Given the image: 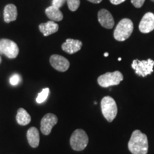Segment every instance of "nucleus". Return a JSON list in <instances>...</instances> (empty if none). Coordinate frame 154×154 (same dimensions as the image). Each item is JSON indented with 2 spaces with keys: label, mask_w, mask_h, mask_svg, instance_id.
I'll list each match as a JSON object with an SVG mask.
<instances>
[{
  "label": "nucleus",
  "mask_w": 154,
  "mask_h": 154,
  "mask_svg": "<svg viewBox=\"0 0 154 154\" xmlns=\"http://www.w3.org/2000/svg\"><path fill=\"white\" fill-rule=\"evenodd\" d=\"M139 30L143 34H147L154 30V14L148 12L144 15L139 24Z\"/></svg>",
  "instance_id": "obj_10"
},
{
  "label": "nucleus",
  "mask_w": 154,
  "mask_h": 154,
  "mask_svg": "<svg viewBox=\"0 0 154 154\" xmlns=\"http://www.w3.org/2000/svg\"><path fill=\"white\" fill-rule=\"evenodd\" d=\"M0 53L9 59H14L19 54V47L14 42L7 38L0 39Z\"/></svg>",
  "instance_id": "obj_7"
},
{
  "label": "nucleus",
  "mask_w": 154,
  "mask_h": 154,
  "mask_svg": "<svg viewBox=\"0 0 154 154\" xmlns=\"http://www.w3.org/2000/svg\"><path fill=\"white\" fill-rule=\"evenodd\" d=\"M126 0H110V2H111V4L114 5H120V4L124 2Z\"/></svg>",
  "instance_id": "obj_23"
},
{
  "label": "nucleus",
  "mask_w": 154,
  "mask_h": 154,
  "mask_svg": "<svg viewBox=\"0 0 154 154\" xmlns=\"http://www.w3.org/2000/svg\"><path fill=\"white\" fill-rule=\"evenodd\" d=\"M98 20L103 27L106 29H112L114 26V19L109 11L102 9L98 13Z\"/></svg>",
  "instance_id": "obj_11"
},
{
  "label": "nucleus",
  "mask_w": 154,
  "mask_h": 154,
  "mask_svg": "<svg viewBox=\"0 0 154 154\" xmlns=\"http://www.w3.org/2000/svg\"><path fill=\"white\" fill-rule=\"evenodd\" d=\"M134 30V24L129 19H123L119 22L113 32L116 40L123 42L129 38Z\"/></svg>",
  "instance_id": "obj_2"
},
{
  "label": "nucleus",
  "mask_w": 154,
  "mask_h": 154,
  "mask_svg": "<svg viewBox=\"0 0 154 154\" xmlns=\"http://www.w3.org/2000/svg\"><path fill=\"white\" fill-rule=\"evenodd\" d=\"M66 0H53L52 5L59 9L61 8V7H63L64 3L66 2Z\"/></svg>",
  "instance_id": "obj_21"
},
{
  "label": "nucleus",
  "mask_w": 154,
  "mask_h": 154,
  "mask_svg": "<svg viewBox=\"0 0 154 154\" xmlns=\"http://www.w3.org/2000/svg\"><path fill=\"white\" fill-rule=\"evenodd\" d=\"M118 60H119V61H121V58H119Z\"/></svg>",
  "instance_id": "obj_27"
},
{
  "label": "nucleus",
  "mask_w": 154,
  "mask_h": 154,
  "mask_svg": "<svg viewBox=\"0 0 154 154\" xmlns=\"http://www.w3.org/2000/svg\"><path fill=\"white\" fill-rule=\"evenodd\" d=\"M38 28L44 36H47L56 33L59 30V25L53 21H49L46 23L40 24Z\"/></svg>",
  "instance_id": "obj_13"
},
{
  "label": "nucleus",
  "mask_w": 154,
  "mask_h": 154,
  "mask_svg": "<svg viewBox=\"0 0 154 154\" xmlns=\"http://www.w3.org/2000/svg\"><path fill=\"white\" fill-rule=\"evenodd\" d=\"M88 2L91 3H94V4H99L100 2H101L102 0H88Z\"/></svg>",
  "instance_id": "obj_24"
},
{
  "label": "nucleus",
  "mask_w": 154,
  "mask_h": 154,
  "mask_svg": "<svg viewBox=\"0 0 154 154\" xmlns=\"http://www.w3.org/2000/svg\"><path fill=\"white\" fill-rule=\"evenodd\" d=\"M88 137L86 133L82 129H76L73 132L70 138V145L74 151H83L87 146Z\"/></svg>",
  "instance_id": "obj_4"
},
{
  "label": "nucleus",
  "mask_w": 154,
  "mask_h": 154,
  "mask_svg": "<svg viewBox=\"0 0 154 154\" xmlns=\"http://www.w3.org/2000/svg\"><path fill=\"white\" fill-rule=\"evenodd\" d=\"M101 112L105 119L109 122H112L118 112V108L115 100L111 96H105L101 100Z\"/></svg>",
  "instance_id": "obj_3"
},
{
  "label": "nucleus",
  "mask_w": 154,
  "mask_h": 154,
  "mask_svg": "<svg viewBox=\"0 0 154 154\" xmlns=\"http://www.w3.org/2000/svg\"><path fill=\"white\" fill-rule=\"evenodd\" d=\"M49 94V88H46L42 89V91L38 94L36 99V101L37 103H42L47 99Z\"/></svg>",
  "instance_id": "obj_18"
},
{
  "label": "nucleus",
  "mask_w": 154,
  "mask_h": 154,
  "mask_svg": "<svg viewBox=\"0 0 154 154\" xmlns=\"http://www.w3.org/2000/svg\"><path fill=\"white\" fill-rule=\"evenodd\" d=\"M21 80H22L21 76H19L18 74H14L10 77V79H9V83H10L12 86H17L20 83Z\"/></svg>",
  "instance_id": "obj_20"
},
{
  "label": "nucleus",
  "mask_w": 154,
  "mask_h": 154,
  "mask_svg": "<svg viewBox=\"0 0 154 154\" xmlns=\"http://www.w3.org/2000/svg\"><path fill=\"white\" fill-rule=\"evenodd\" d=\"M69 9L72 11H75L78 9L80 5V0H66Z\"/></svg>",
  "instance_id": "obj_19"
},
{
  "label": "nucleus",
  "mask_w": 154,
  "mask_h": 154,
  "mask_svg": "<svg viewBox=\"0 0 154 154\" xmlns=\"http://www.w3.org/2000/svg\"><path fill=\"white\" fill-rule=\"evenodd\" d=\"M17 18V9L13 4H9L5 7L4 10V20L9 23L15 21Z\"/></svg>",
  "instance_id": "obj_14"
},
{
  "label": "nucleus",
  "mask_w": 154,
  "mask_h": 154,
  "mask_svg": "<svg viewBox=\"0 0 154 154\" xmlns=\"http://www.w3.org/2000/svg\"><path fill=\"white\" fill-rule=\"evenodd\" d=\"M131 66L138 76L146 77L148 75L151 74L153 73L154 61L152 60L151 59L143 61L135 59L133 61Z\"/></svg>",
  "instance_id": "obj_6"
},
{
  "label": "nucleus",
  "mask_w": 154,
  "mask_h": 154,
  "mask_svg": "<svg viewBox=\"0 0 154 154\" xmlns=\"http://www.w3.org/2000/svg\"><path fill=\"white\" fill-rule=\"evenodd\" d=\"M17 121L19 125L26 126L31 122V116L29 113L23 108L19 109L17 114Z\"/></svg>",
  "instance_id": "obj_17"
},
{
  "label": "nucleus",
  "mask_w": 154,
  "mask_h": 154,
  "mask_svg": "<svg viewBox=\"0 0 154 154\" xmlns=\"http://www.w3.org/2000/svg\"><path fill=\"white\" fill-rule=\"evenodd\" d=\"M45 13L48 18L53 22H60L63 18V14L60 9L53 5L46 9Z\"/></svg>",
  "instance_id": "obj_16"
},
{
  "label": "nucleus",
  "mask_w": 154,
  "mask_h": 154,
  "mask_svg": "<svg viewBox=\"0 0 154 154\" xmlns=\"http://www.w3.org/2000/svg\"><path fill=\"white\" fill-rule=\"evenodd\" d=\"M82 42L77 39H73V38H67L66 42L62 44L61 48L65 52L73 54L76 53L82 49Z\"/></svg>",
  "instance_id": "obj_12"
},
{
  "label": "nucleus",
  "mask_w": 154,
  "mask_h": 154,
  "mask_svg": "<svg viewBox=\"0 0 154 154\" xmlns=\"http://www.w3.org/2000/svg\"><path fill=\"white\" fill-rule=\"evenodd\" d=\"M1 62H2V58L0 57V63H1Z\"/></svg>",
  "instance_id": "obj_26"
},
{
  "label": "nucleus",
  "mask_w": 154,
  "mask_h": 154,
  "mask_svg": "<svg viewBox=\"0 0 154 154\" xmlns=\"http://www.w3.org/2000/svg\"><path fill=\"white\" fill-rule=\"evenodd\" d=\"M128 147L132 154H147L149 142L146 135L139 130H135L128 141Z\"/></svg>",
  "instance_id": "obj_1"
},
{
  "label": "nucleus",
  "mask_w": 154,
  "mask_h": 154,
  "mask_svg": "<svg viewBox=\"0 0 154 154\" xmlns=\"http://www.w3.org/2000/svg\"><path fill=\"white\" fill-rule=\"evenodd\" d=\"M58 118L53 113H47L41 121V131L44 135H49L53 127L57 124Z\"/></svg>",
  "instance_id": "obj_8"
},
{
  "label": "nucleus",
  "mask_w": 154,
  "mask_h": 154,
  "mask_svg": "<svg viewBox=\"0 0 154 154\" xmlns=\"http://www.w3.org/2000/svg\"><path fill=\"white\" fill-rule=\"evenodd\" d=\"M124 79V76L119 71L107 72L98 78V84L101 87L108 88L111 86L119 85Z\"/></svg>",
  "instance_id": "obj_5"
},
{
  "label": "nucleus",
  "mask_w": 154,
  "mask_h": 154,
  "mask_svg": "<svg viewBox=\"0 0 154 154\" xmlns=\"http://www.w3.org/2000/svg\"><path fill=\"white\" fill-rule=\"evenodd\" d=\"M49 61L53 68L61 72H66L68 70L69 66H70V63H69L68 59L60 55H52L50 57Z\"/></svg>",
  "instance_id": "obj_9"
},
{
  "label": "nucleus",
  "mask_w": 154,
  "mask_h": 154,
  "mask_svg": "<svg viewBox=\"0 0 154 154\" xmlns=\"http://www.w3.org/2000/svg\"><path fill=\"white\" fill-rule=\"evenodd\" d=\"M108 56H109V53H105V54H104V57H107Z\"/></svg>",
  "instance_id": "obj_25"
},
{
  "label": "nucleus",
  "mask_w": 154,
  "mask_h": 154,
  "mask_svg": "<svg viewBox=\"0 0 154 154\" xmlns=\"http://www.w3.org/2000/svg\"><path fill=\"white\" fill-rule=\"evenodd\" d=\"M133 5L136 8H140L143 5L144 2H145V0H131Z\"/></svg>",
  "instance_id": "obj_22"
},
{
  "label": "nucleus",
  "mask_w": 154,
  "mask_h": 154,
  "mask_svg": "<svg viewBox=\"0 0 154 154\" xmlns=\"http://www.w3.org/2000/svg\"><path fill=\"white\" fill-rule=\"evenodd\" d=\"M151 1H152V2H154V0H151Z\"/></svg>",
  "instance_id": "obj_28"
},
{
  "label": "nucleus",
  "mask_w": 154,
  "mask_h": 154,
  "mask_svg": "<svg viewBox=\"0 0 154 154\" xmlns=\"http://www.w3.org/2000/svg\"><path fill=\"white\" fill-rule=\"evenodd\" d=\"M26 136H27V140L29 145L32 146V148H36L39 144L40 140V136H39V132H38V129L35 127H32L29 129L27 131V134H26Z\"/></svg>",
  "instance_id": "obj_15"
}]
</instances>
